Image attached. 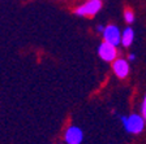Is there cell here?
<instances>
[{
  "instance_id": "6da1fadb",
  "label": "cell",
  "mask_w": 146,
  "mask_h": 144,
  "mask_svg": "<svg viewBox=\"0 0 146 144\" xmlns=\"http://www.w3.org/2000/svg\"><path fill=\"white\" fill-rule=\"evenodd\" d=\"M145 118L142 116L131 114L129 117H121V122L124 125L125 130L131 134H140L145 127Z\"/></svg>"
},
{
  "instance_id": "7a4b0ae2",
  "label": "cell",
  "mask_w": 146,
  "mask_h": 144,
  "mask_svg": "<svg viewBox=\"0 0 146 144\" xmlns=\"http://www.w3.org/2000/svg\"><path fill=\"white\" fill-rule=\"evenodd\" d=\"M102 8V0H88L85 4L80 5L78 8L74 11L77 16H82V17H93L95 16Z\"/></svg>"
},
{
  "instance_id": "3957f363",
  "label": "cell",
  "mask_w": 146,
  "mask_h": 144,
  "mask_svg": "<svg viewBox=\"0 0 146 144\" xmlns=\"http://www.w3.org/2000/svg\"><path fill=\"white\" fill-rule=\"evenodd\" d=\"M103 38L104 42H108L117 47L121 43V31L119 30V27L115 25H108V26L104 27Z\"/></svg>"
},
{
  "instance_id": "277c9868",
  "label": "cell",
  "mask_w": 146,
  "mask_h": 144,
  "mask_svg": "<svg viewBox=\"0 0 146 144\" xmlns=\"http://www.w3.org/2000/svg\"><path fill=\"white\" fill-rule=\"evenodd\" d=\"M98 53H99V57L104 61H115L116 56H117V51H116V45L111 44L108 42H104L99 45L98 48Z\"/></svg>"
},
{
  "instance_id": "5b68a950",
  "label": "cell",
  "mask_w": 146,
  "mask_h": 144,
  "mask_svg": "<svg viewBox=\"0 0 146 144\" xmlns=\"http://www.w3.org/2000/svg\"><path fill=\"white\" fill-rule=\"evenodd\" d=\"M84 139V132L77 126H70L65 132V141L68 144H81Z\"/></svg>"
},
{
  "instance_id": "8992f818",
  "label": "cell",
  "mask_w": 146,
  "mask_h": 144,
  "mask_svg": "<svg viewBox=\"0 0 146 144\" xmlns=\"http://www.w3.org/2000/svg\"><path fill=\"white\" fill-rule=\"evenodd\" d=\"M112 69L119 78H125L129 73V64L124 59H117V60L113 61Z\"/></svg>"
},
{
  "instance_id": "52a82bcc",
  "label": "cell",
  "mask_w": 146,
  "mask_h": 144,
  "mask_svg": "<svg viewBox=\"0 0 146 144\" xmlns=\"http://www.w3.org/2000/svg\"><path fill=\"white\" fill-rule=\"evenodd\" d=\"M133 39H134L133 29H131V27L124 29V31L121 33V44L124 47H129L132 44V42H133Z\"/></svg>"
},
{
  "instance_id": "ba28073f",
  "label": "cell",
  "mask_w": 146,
  "mask_h": 144,
  "mask_svg": "<svg viewBox=\"0 0 146 144\" xmlns=\"http://www.w3.org/2000/svg\"><path fill=\"white\" fill-rule=\"evenodd\" d=\"M124 20L128 24H132L134 21V12L132 9H125L124 11Z\"/></svg>"
},
{
  "instance_id": "9c48e42d",
  "label": "cell",
  "mask_w": 146,
  "mask_h": 144,
  "mask_svg": "<svg viewBox=\"0 0 146 144\" xmlns=\"http://www.w3.org/2000/svg\"><path fill=\"white\" fill-rule=\"evenodd\" d=\"M142 117L146 120V95H145V99L142 101Z\"/></svg>"
},
{
  "instance_id": "30bf717a",
  "label": "cell",
  "mask_w": 146,
  "mask_h": 144,
  "mask_svg": "<svg viewBox=\"0 0 146 144\" xmlns=\"http://www.w3.org/2000/svg\"><path fill=\"white\" fill-rule=\"evenodd\" d=\"M97 30L99 31V33H103V31H104V27H103V26H100V25H99V26L97 27Z\"/></svg>"
},
{
  "instance_id": "8fae6325",
  "label": "cell",
  "mask_w": 146,
  "mask_h": 144,
  "mask_svg": "<svg viewBox=\"0 0 146 144\" xmlns=\"http://www.w3.org/2000/svg\"><path fill=\"white\" fill-rule=\"evenodd\" d=\"M128 59H129V61H133V60H136V56H134V55H129Z\"/></svg>"
}]
</instances>
